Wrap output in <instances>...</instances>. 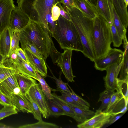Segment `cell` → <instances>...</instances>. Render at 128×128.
Masks as SVG:
<instances>
[{
    "mask_svg": "<svg viewBox=\"0 0 128 128\" xmlns=\"http://www.w3.org/2000/svg\"><path fill=\"white\" fill-rule=\"evenodd\" d=\"M20 32V42L22 50L25 49V44L28 42L38 50L44 60L50 56L52 40L51 34L46 26L30 19L28 24Z\"/></svg>",
    "mask_w": 128,
    "mask_h": 128,
    "instance_id": "6da1fadb",
    "label": "cell"
},
{
    "mask_svg": "<svg viewBox=\"0 0 128 128\" xmlns=\"http://www.w3.org/2000/svg\"><path fill=\"white\" fill-rule=\"evenodd\" d=\"M68 13L82 44L84 50L82 53L86 57L94 62L95 60L92 36L94 19L85 16L76 8H72Z\"/></svg>",
    "mask_w": 128,
    "mask_h": 128,
    "instance_id": "7a4b0ae2",
    "label": "cell"
},
{
    "mask_svg": "<svg viewBox=\"0 0 128 128\" xmlns=\"http://www.w3.org/2000/svg\"><path fill=\"white\" fill-rule=\"evenodd\" d=\"M52 36L57 41L62 49L83 52L84 48L77 30L70 20L60 15Z\"/></svg>",
    "mask_w": 128,
    "mask_h": 128,
    "instance_id": "3957f363",
    "label": "cell"
},
{
    "mask_svg": "<svg viewBox=\"0 0 128 128\" xmlns=\"http://www.w3.org/2000/svg\"><path fill=\"white\" fill-rule=\"evenodd\" d=\"M92 36L95 59H98L107 54L112 42L110 24L99 15L94 19Z\"/></svg>",
    "mask_w": 128,
    "mask_h": 128,
    "instance_id": "277c9868",
    "label": "cell"
},
{
    "mask_svg": "<svg viewBox=\"0 0 128 128\" xmlns=\"http://www.w3.org/2000/svg\"><path fill=\"white\" fill-rule=\"evenodd\" d=\"M61 0H17L18 6L32 20L42 24L48 28L46 16L54 5Z\"/></svg>",
    "mask_w": 128,
    "mask_h": 128,
    "instance_id": "5b68a950",
    "label": "cell"
},
{
    "mask_svg": "<svg viewBox=\"0 0 128 128\" xmlns=\"http://www.w3.org/2000/svg\"><path fill=\"white\" fill-rule=\"evenodd\" d=\"M123 55V52L120 50L111 48L106 55L94 60V67L101 71L106 70L110 66L121 60Z\"/></svg>",
    "mask_w": 128,
    "mask_h": 128,
    "instance_id": "8992f818",
    "label": "cell"
},
{
    "mask_svg": "<svg viewBox=\"0 0 128 128\" xmlns=\"http://www.w3.org/2000/svg\"><path fill=\"white\" fill-rule=\"evenodd\" d=\"M64 50L63 52L58 56L55 63L60 67L68 81L74 82V78L76 76L73 74L71 65L73 50L66 49Z\"/></svg>",
    "mask_w": 128,
    "mask_h": 128,
    "instance_id": "52a82bcc",
    "label": "cell"
},
{
    "mask_svg": "<svg viewBox=\"0 0 128 128\" xmlns=\"http://www.w3.org/2000/svg\"><path fill=\"white\" fill-rule=\"evenodd\" d=\"M108 112L98 109L94 116L84 122L79 124L77 126L79 128H100L108 124L111 116Z\"/></svg>",
    "mask_w": 128,
    "mask_h": 128,
    "instance_id": "ba28073f",
    "label": "cell"
},
{
    "mask_svg": "<svg viewBox=\"0 0 128 128\" xmlns=\"http://www.w3.org/2000/svg\"><path fill=\"white\" fill-rule=\"evenodd\" d=\"M15 6L13 0H0V35L10 26L11 14Z\"/></svg>",
    "mask_w": 128,
    "mask_h": 128,
    "instance_id": "9c48e42d",
    "label": "cell"
},
{
    "mask_svg": "<svg viewBox=\"0 0 128 128\" xmlns=\"http://www.w3.org/2000/svg\"><path fill=\"white\" fill-rule=\"evenodd\" d=\"M30 18L18 6H15L10 15V27L21 30L28 24Z\"/></svg>",
    "mask_w": 128,
    "mask_h": 128,
    "instance_id": "30bf717a",
    "label": "cell"
},
{
    "mask_svg": "<svg viewBox=\"0 0 128 128\" xmlns=\"http://www.w3.org/2000/svg\"><path fill=\"white\" fill-rule=\"evenodd\" d=\"M122 60L123 58L120 61L113 64L106 70V74L104 77V80L106 90L112 91L116 90V79L119 73Z\"/></svg>",
    "mask_w": 128,
    "mask_h": 128,
    "instance_id": "8fae6325",
    "label": "cell"
},
{
    "mask_svg": "<svg viewBox=\"0 0 128 128\" xmlns=\"http://www.w3.org/2000/svg\"><path fill=\"white\" fill-rule=\"evenodd\" d=\"M16 74L10 76L0 83V90L10 99L13 94H18L21 93Z\"/></svg>",
    "mask_w": 128,
    "mask_h": 128,
    "instance_id": "7c38bea8",
    "label": "cell"
},
{
    "mask_svg": "<svg viewBox=\"0 0 128 128\" xmlns=\"http://www.w3.org/2000/svg\"><path fill=\"white\" fill-rule=\"evenodd\" d=\"M14 31L9 26L5 29L0 35V54L6 58L11 53V41Z\"/></svg>",
    "mask_w": 128,
    "mask_h": 128,
    "instance_id": "4fadbf2b",
    "label": "cell"
},
{
    "mask_svg": "<svg viewBox=\"0 0 128 128\" xmlns=\"http://www.w3.org/2000/svg\"><path fill=\"white\" fill-rule=\"evenodd\" d=\"M24 50L29 63L35 71L43 77H46L47 75V69L44 60L37 56L28 49L25 48Z\"/></svg>",
    "mask_w": 128,
    "mask_h": 128,
    "instance_id": "5bb4252c",
    "label": "cell"
},
{
    "mask_svg": "<svg viewBox=\"0 0 128 128\" xmlns=\"http://www.w3.org/2000/svg\"><path fill=\"white\" fill-rule=\"evenodd\" d=\"M7 58L19 73L38 80L36 71L30 63L26 62L18 57L16 60L12 61Z\"/></svg>",
    "mask_w": 128,
    "mask_h": 128,
    "instance_id": "9a60e30c",
    "label": "cell"
},
{
    "mask_svg": "<svg viewBox=\"0 0 128 128\" xmlns=\"http://www.w3.org/2000/svg\"><path fill=\"white\" fill-rule=\"evenodd\" d=\"M10 99L18 111L33 113L32 106L30 102L22 93L18 94H13Z\"/></svg>",
    "mask_w": 128,
    "mask_h": 128,
    "instance_id": "2e32d148",
    "label": "cell"
},
{
    "mask_svg": "<svg viewBox=\"0 0 128 128\" xmlns=\"http://www.w3.org/2000/svg\"><path fill=\"white\" fill-rule=\"evenodd\" d=\"M76 8L86 17L93 19L98 15L95 7L87 0H74Z\"/></svg>",
    "mask_w": 128,
    "mask_h": 128,
    "instance_id": "e0dca14e",
    "label": "cell"
},
{
    "mask_svg": "<svg viewBox=\"0 0 128 128\" xmlns=\"http://www.w3.org/2000/svg\"><path fill=\"white\" fill-rule=\"evenodd\" d=\"M122 22L126 28L128 25V14L124 0H110Z\"/></svg>",
    "mask_w": 128,
    "mask_h": 128,
    "instance_id": "ac0fdd59",
    "label": "cell"
},
{
    "mask_svg": "<svg viewBox=\"0 0 128 128\" xmlns=\"http://www.w3.org/2000/svg\"><path fill=\"white\" fill-rule=\"evenodd\" d=\"M16 77L21 92L24 96L31 87L37 83L35 79L19 73L16 74Z\"/></svg>",
    "mask_w": 128,
    "mask_h": 128,
    "instance_id": "d6986e66",
    "label": "cell"
},
{
    "mask_svg": "<svg viewBox=\"0 0 128 128\" xmlns=\"http://www.w3.org/2000/svg\"><path fill=\"white\" fill-rule=\"evenodd\" d=\"M67 104L74 111L75 117L74 119L79 124L88 120L95 114V112L89 109H83L69 104Z\"/></svg>",
    "mask_w": 128,
    "mask_h": 128,
    "instance_id": "ffe728a7",
    "label": "cell"
},
{
    "mask_svg": "<svg viewBox=\"0 0 128 128\" xmlns=\"http://www.w3.org/2000/svg\"><path fill=\"white\" fill-rule=\"evenodd\" d=\"M95 6L98 15L104 18L110 25L111 17L110 9L107 0H96Z\"/></svg>",
    "mask_w": 128,
    "mask_h": 128,
    "instance_id": "44dd1931",
    "label": "cell"
},
{
    "mask_svg": "<svg viewBox=\"0 0 128 128\" xmlns=\"http://www.w3.org/2000/svg\"><path fill=\"white\" fill-rule=\"evenodd\" d=\"M123 47L124 49L123 52L122 62L119 72V79L122 80L128 79V44L126 37L123 39Z\"/></svg>",
    "mask_w": 128,
    "mask_h": 128,
    "instance_id": "7402d4cb",
    "label": "cell"
},
{
    "mask_svg": "<svg viewBox=\"0 0 128 128\" xmlns=\"http://www.w3.org/2000/svg\"><path fill=\"white\" fill-rule=\"evenodd\" d=\"M34 86L37 95L43 109L44 114L43 116L45 118H48L50 114L46 96L42 90L40 83H37Z\"/></svg>",
    "mask_w": 128,
    "mask_h": 128,
    "instance_id": "603a6c76",
    "label": "cell"
},
{
    "mask_svg": "<svg viewBox=\"0 0 128 128\" xmlns=\"http://www.w3.org/2000/svg\"><path fill=\"white\" fill-rule=\"evenodd\" d=\"M17 70L6 60L0 64V83L4 80L15 74L18 73Z\"/></svg>",
    "mask_w": 128,
    "mask_h": 128,
    "instance_id": "cb8c5ba5",
    "label": "cell"
},
{
    "mask_svg": "<svg viewBox=\"0 0 128 128\" xmlns=\"http://www.w3.org/2000/svg\"><path fill=\"white\" fill-rule=\"evenodd\" d=\"M128 109V101L121 96L113 106L108 113L111 116L124 114Z\"/></svg>",
    "mask_w": 128,
    "mask_h": 128,
    "instance_id": "d4e9b609",
    "label": "cell"
},
{
    "mask_svg": "<svg viewBox=\"0 0 128 128\" xmlns=\"http://www.w3.org/2000/svg\"><path fill=\"white\" fill-rule=\"evenodd\" d=\"M112 12L113 21L114 26L119 35L123 40L126 36V29L122 24L112 4Z\"/></svg>",
    "mask_w": 128,
    "mask_h": 128,
    "instance_id": "484cf974",
    "label": "cell"
},
{
    "mask_svg": "<svg viewBox=\"0 0 128 128\" xmlns=\"http://www.w3.org/2000/svg\"><path fill=\"white\" fill-rule=\"evenodd\" d=\"M128 79L121 80L118 78L116 79V90L117 92L128 101Z\"/></svg>",
    "mask_w": 128,
    "mask_h": 128,
    "instance_id": "4316f807",
    "label": "cell"
},
{
    "mask_svg": "<svg viewBox=\"0 0 128 128\" xmlns=\"http://www.w3.org/2000/svg\"><path fill=\"white\" fill-rule=\"evenodd\" d=\"M110 10L111 17V23L110 25L112 42L114 46L118 47L122 44L123 40L119 35L114 24L112 16V8H110Z\"/></svg>",
    "mask_w": 128,
    "mask_h": 128,
    "instance_id": "83f0119b",
    "label": "cell"
},
{
    "mask_svg": "<svg viewBox=\"0 0 128 128\" xmlns=\"http://www.w3.org/2000/svg\"><path fill=\"white\" fill-rule=\"evenodd\" d=\"M52 94L53 98L52 100L64 110L67 114V116L74 119L75 117V113L74 110L66 103L60 98L54 92Z\"/></svg>",
    "mask_w": 128,
    "mask_h": 128,
    "instance_id": "f1b7e54d",
    "label": "cell"
},
{
    "mask_svg": "<svg viewBox=\"0 0 128 128\" xmlns=\"http://www.w3.org/2000/svg\"><path fill=\"white\" fill-rule=\"evenodd\" d=\"M46 99L50 115L56 116L61 115L67 116L66 113L55 102L52 100Z\"/></svg>",
    "mask_w": 128,
    "mask_h": 128,
    "instance_id": "f546056e",
    "label": "cell"
},
{
    "mask_svg": "<svg viewBox=\"0 0 128 128\" xmlns=\"http://www.w3.org/2000/svg\"><path fill=\"white\" fill-rule=\"evenodd\" d=\"M114 91L106 90L101 93L98 101L102 102L101 104L98 109L102 110L106 108L110 102L111 96Z\"/></svg>",
    "mask_w": 128,
    "mask_h": 128,
    "instance_id": "4dcf8cb0",
    "label": "cell"
},
{
    "mask_svg": "<svg viewBox=\"0 0 128 128\" xmlns=\"http://www.w3.org/2000/svg\"><path fill=\"white\" fill-rule=\"evenodd\" d=\"M36 72L38 77V80L40 84L42 92L47 98L50 100L53 99V98L51 93V91L54 90H51L52 89L48 85L44 77L37 72L36 71Z\"/></svg>",
    "mask_w": 128,
    "mask_h": 128,
    "instance_id": "1f68e13d",
    "label": "cell"
},
{
    "mask_svg": "<svg viewBox=\"0 0 128 128\" xmlns=\"http://www.w3.org/2000/svg\"><path fill=\"white\" fill-rule=\"evenodd\" d=\"M19 128H58V126L52 123L44 122L42 120L36 123L20 126Z\"/></svg>",
    "mask_w": 128,
    "mask_h": 128,
    "instance_id": "d6a6232c",
    "label": "cell"
},
{
    "mask_svg": "<svg viewBox=\"0 0 128 128\" xmlns=\"http://www.w3.org/2000/svg\"><path fill=\"white\" fill-rule=\"evenodd\" d=\"M60 92L62 94V95L58 96V97L66 104L83 109H89V107L78 103L66 94L61 91Z\"/></svg>",
    "mask_w": 128,
    "mask_h": 128,
    "instance_id": "836d02e7",
    "label": "cell"
},
{
    "mask_svg": "<svg viewBox=\"0 0 128 128\" xmlns=\"http://www.w3.org/2000/svg\"><path fill=\"white\" fill-rule=\"evenodd\" d=\"M68 86L69 87L71 91V92H68L60 90L57 89L56 90L68 94L75 101L79 104L86 106L90 108V104L86 101L77 95L73 91L72 88L69 86L68 83H66Z\"/></svg>",
    "mask_w": 128,
    "mask_h": 128,
    "instance_id": "e575fe53",
    "label": "cell"
},
{
    "mask_svg": "<svg viewBox=\"0 0 128 128\" xmlns=\"http://www.w3.org/2000/svg\"><path fill=\"white\" fill-rule=\"evenodd\" d=\"M20 37V30L15 28L12 35L11 41V53L16 49L19 48V42Z\"/></svg>",
    "mask_w": 128,
    "mask_h": 128,
    "instance_id": "d590c367",
    "label": "cell"
},
{
    "mask_svg": "<svg viewBox=\"0 0 128 128\" xmlns=\"http://www.w3.org/2000/svg\"><path fill=\"white\" fill-rule=\"evenodd\" d=\"M30 102L32 107L34 118L38 120H42V113L37 104L32 98L28 92L25 96Z\"/></svg>",
    "mask_w": 128,
    "mask_h": 128,
    "instance_id": "8d00e7d4",
    "label": "cell"
},
{
    "mask_svg": "<svg viewBox=\"0 0 128 128\" xmlns=\"http://www.w3.org/2000/svg\"><path fill=\"white\" fill-rule=\"evenodd\" d=\"M18 113L16 107L11 106H4L0 109V120L6 117Z\"/></svg>",
    "mask_w": 128,
    "mask_h": 128,
    "instance_id": "74e56055",
    "label": "cell"
},
{
    "mask_svg": "<svg viewBox=\"0 0 128 128\" xmlns=\"http://www.w3.org/2000/svg\"><path fill=\"white\" fill-rule=\"evenodd\" d=\"M62 72L61 71L60 72L59 77L58 78H57L53 74V76L51 77L54 79L56 81L57 88V89L60 90L64 91H66L68 92H71L68 88L66 83L62 81L61 78V74Z\"/></svg>",
    "mask_w": 128,
    "mask_h": 128,
    "instance_id": "f35d334b",
    "label": "cell"
},
{
    "mask_svg": "<svg viewBox=\"0 0 128 128\" xmlns=\"http://www.w3.org/2000/svg\"><path fill=\"white\" fill-rule=\"evenodd\" d=\"M28 92L32 98L38 106L43 116L44 114L43 109L37 95L34 85L31 87Z\"/></svg>",
    "mask_w": 128,
    "mask_h": 128,
    "instance_id": "ab89813d",
    "label": "cell"
},
{
    "mask_svg": "<svg viewBox=\"0 0 128 128\" xmlns=\"http://www.w3.org/2000/svg\"><path fill=\"white\" fill-rule=\"evenodd\" d=\"M121 96H122L118 92H114L111 96L110 100L108 106L105 110L104 111L106 112H109L113 106Z\"/></svg>",
    "mask_w": 128,
    "mask_h": 128,
    "instance_id": "60d3db41",
    "label": "cell"
},
{
    "mask_svg": "<svg viewBox=\"0 0 128 128\" xmlns=\"http://www.w3.org/2000/svg\"><path fill=\"white\" fill-rule=\"evenodd\" d=\"M0 105L4 106H11L16 107L12 104L10 98L5 95L0 90Z\"/></svg>",
    "mask_w": 128,
    "mask_h": 128,
    "instance_id": "b9f144b4",
    "label": "cell"
},
{
    "mask_svg": "<svg viewBox=\"0 0 128 128\" xmlns=\"http://www.w3.org/2000/svg\"><path fill=\"white\" fill-rule=\"evenodd\" d=\"M46 18L48 24V30L51 34L54 30L56 22V20L54 21L52 18L51 10L46 15Z\"/></svg>",
    "mask_w": 128,
    "mask_h": 128,
    "instance_id": "7bdbcfd3",
    "label": "cell"
},
{
    "mask_svg": "<svg viewBox=\"0 0 128 128\" xmlns=\"http://www.w3.org/2000/svg\"><path fill=\"white\" fill-rule=\"evenodd\" d=\"M60 3L65 10L67 12L73 8H76L74 0H61Z\"/></svg>",
    "mask_w": 128,
    "mask_h": 128,
    "instance_id": "ee69618b",
    "label": "cell"
},
{
    "mask_svg": "<svg viewBox=\"0 0 128 128\" xmlns=\"http://www.w3.org/2000/svg\"><path fill=\"white\" fill-rule=\"evenodd\" d=\"M25 48L29 50L37 56L40 58H43L42 54L32 44L28 42H27L25 44Z\"/></svg>",
    "mask_w": 128,
    "mask_h": 128,
    "instance_id": "f6af8a7d",
    "label": "cell"
},
{
    "mask_svg": "<svg viewBox=\"0 0 128 128\" xmlns=\"http://www.w3.org/2000/svg\"><path fill=\"white\" fill-rule=\"evenodd\" d=\"M58 3L53 6L51 10L52 16L54 21L57 20L60 15V8L57 5Z\"/></svg>",
    "mask_w": 128,
    "mask_h": 128,
    "instance_id": "bcb514c9",
    "label": "cell"
},
{
    "mask_svg": "<svg viewBox=\"0 0 128 128\" xmlns=\"http://www.w3.org/2000/svg\"><path fill=\"white\" fill-rule=\"evenodd\" d=\"M14 51L18 57L26 62L29 63L25 53L21 48H17Z\"/></svg>",
    "mask_w": 128,
    "mask_h": 128,
    "instance_id": "7dc6e473",
    "label": "cell"
},
{
    "mask_svg": "<svg viewBox=\"0 0 128 128\" xmlns=\"http://www.w3.org/2000/svg\"><path fill=\"white\" fill-rule=\"evenodd\" d=\"M60 2L57 4V5L60 8V14L62 16L66 19L70 20V18L68 13L62 7Z\"/></svg>",
    "mask_w": 128,
    "mask_h": 128,
    "instance_id": "c3c4849f",
    "label": "cell"
},
{
    "mask_svg": "<svg viewBox=\"0 0 128 128\" xmlns=\"http://www.w3.org/2000/svg\"><path fill=\"white\" fill-rule=\"evenodd\" d=\"M123 114H121L119 115L112 116L110 118L108 124H111L118 120L123 115Z\"/></svg>",
    "mask_w": 128,
    "mask_h": 128,
    "instance_id": "681fc988",
    "label": "cell"
},
{
    "mask_svg": "<svg viewBox=\"0 0 128 128\" xmlns=\"http://www.w3.org/2000/svg\"><path fill=\"white\" fill-rule=\"evenodd\" d=\"M14 127L10 126H8L0 123V128H12Z\"/></svg>",
    "mask_w": 128,
    "mask_h": 128,
    "instance_id": "f907efd6",
    "label": "cell"
},
{
    "mask_svg": "<svg viewBox=\"0 0 128 128\" xmlns=\"http://www.w3.org/2000/svg\"><path fill=\"white\" fill-rule=\"evenodd\" d=\"M91 4L94 6H96L97 4L96 0H87Z\"/></svg>",
    "mask_w": 128,
    "mask_h": 128,
    "instance_id": "816d5d0a",
    "label": "cell"
},
{
    "mask_svg": "<svg viewBox=\"0 0 128 128\" xmlns=\"http://www.w3.org/2000/svg\"><path fill=\"white\" fill-rule=\"evenodd\" d=\"M6 58L0 54V64L3 63Z\"/></svg>",
    "mask_w": 128,
    "mask_h": 128,
    "instance_id": "f5cc1de1",
    "label": "cell"
},
{
    "mask_svg": "<svg viewBox=\"0 0 128 128\" xmlns=\"http://www.w3.org/2000/svg\"><path fill=\"white\" fill-rule=\"evenodd\" d=\"M124 2L125 4V6L126 8H127L128 4V0H124Z\"/></svg>",
    "mask_w": 128,
    "mask_h": 128,
    "instance_id": "db71d44e",
    "label": "cell"
}]
</instances>
